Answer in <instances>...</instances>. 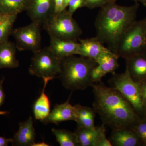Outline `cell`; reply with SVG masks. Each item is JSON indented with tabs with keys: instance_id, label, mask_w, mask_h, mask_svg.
I'll return each mask as SVG.
<instances>
[{
	"instance_id": "obj_1",
	"label": "cell",
	"mask_w": 146,
	"mask_h": 146,
	"mask_svg": "<svg viewBox=\"0 0 146 146\" xmlns=\"http://www.w3.org/2000/svg\"><path fill=\"white\" fill-rule=\"evenodd\" d=\"M94 100L93 106L103 124L112 129L130 128L140 117L121 94L102 81L92 86Z\"/></svg>"
},
{
	"instance_id": "obj_2",
	"label": "cell",
	"mask_w": 146,
	"mask_h": 146,
	"mask_svg": "<svg viewBox=\"0 0 146 146\" xmlns=\"http://www.w3.org/2000/svg\"><path fill=\"white\" fill-rule=\"evenodd\" d=\"M139 4L129 6L117 4V0H110L101 7L95 26L97 37L111 50L121 36L136 21Z\"/></svg>"
},
{
	"instance_id": "obj_3",
	"label": "cell",
	"mask_w": 146,
	"mask_h": 146,
	"mask_svg": "<svg viewBox=\"0 0 146 146\" xmlns=\"http://www.w3.org/2000/svg\"><path fill=\"white\" fill-rule=\"evenodd\" d=\"M75 55L61 60V70L58 76L65 89L72 91L92 87L94 84L92 71L97 65L94 59Z\"/></svg>"
},
{
	"instance_id": "obj_4",
	"label": "cell",
	"mask_w": 146,
	"mask_h": 146,
	"mask_svg": "<svg viewBox=\"0 0 146 146\" xmlns=\"http://www.w3.org/2000/svg\"><path fill=\"white\" fill-rule=\"evenodd\" d=\"M110 50L125 59L146 52V18L135 21L121 36Z\"/></svg>"
},
{
	"instance_id": "obj_5",
	"label": "cell",
	"mask_w": 146,
	"mask_h": 146,
	"mask_svg": "<svg viewBox=\"0 0 146 146\" xmlns=\"http://www.w3.org/2000/svg\"><path fill=\"white\" fill-rule=\"evenodd\" d=\"M108 82L110 86L117 90L131 105L140 117H146V107L141 95L140 84L133 81L128 71L113 74Z\"/></svg>"
},
{
	"instance_id": "obj_6",
	"label": "cell",
	"mask_w": 146,
	"mask_h": 146,
	"mask_svg": "<svg viewBox=\"0 0 146 146\" xmlns=\"http://www.w3.org/2000/svg\"><path fill=\"white\" fill-rule=\"evenodd\" d=\"M43 25L50 36L65 40L77 42L82 33L73 14L66 9L55 12Z\"/></svg>"
},
{
	"instance_id": "obj_7",
	"label": "cell",
	"mask_w": 146,
	"mask_h": 146,
	"mask_svg": "<svg viewBox=\"0 0 146 146\" xmlns=\"http://www.w3.org/2000/svg\"><path fill=\"white\" fill-rule=\"evenodd\" d=\"M61 60L56 56L48 47L34 53L29 72L32 75L51 79L58 78L61 70Z\"/></svg>"
},
{
	"instance_id": "obj_8",
	"label": "cell",
	"mask_w": 146,
	"mask_h": 146,
	"mask_svg": "<svg viewBox=\"0 0 146 146\" xmlns=\"http://www.w3.org/2000/svg\"><path fill=\"white\" fill-rule=\"evenodd\" d=\"M38 22H32L26 26L13 29L11 35L15 39L17 49L35 53L41 49V28Z\"/></svg>"
},
{
	"instance_id": "obj_9",
	"label": "cell",
	"mask_w": 146,
	"mask_h": 146,
	"mask_svg": "<svg viewBox=\"0 0 146 146\" xmlns=\"http://www.w3.org/2000/svg\"><path fill=\"white\" fill-rule=\"evenodd\" d=\"M119 56L108 50L96 59L97 65L92 73V78L94 84L101 81L102 79L106 74H115L119 68Z\"/></svg>"
},
{
	"instance_id": "obj_10",
	"label": "cell",
	"mask_w": 146,
	"mask_h": 146,
	"mask_svg": "<svg viewBox=\"0 0 146 146\" xmlns=\"http://www.w3.org/2000/svg\"><path fill=\"white\" fill-rule=\"evenodd\" d=\"M26 11L32 22L43 25L55 13L54 0H29Z\"/></svg>"
},
{
	"instance_id": "obj_11",
	"label": "cell",
	"mask_w": 146,
	"mask_h": 146,
	"mask_svg": "<svg viewBox=\"0 0 146 146\" xmlns=\"http://www.w3.org/2000/svg\"><path fill=\"white\" fill-rule=\"evenodd\" d=\"M125 60L126 69L133 81L139 84L146 81V51Z\"/></svg>"
},
{
	"instance_id": "obj_12",
	"label": "cell",
	"mask_w": 146,
	"mask_h": 146,
	"mask_svg": "<svg viewBox=\"0 0 146 146\" xmlns=\"http://www.w3.org/2000/svg\"><path fill=\"white\" fill-rule=\"evenodd\" d=\"M50 36V42L48 48L58 58L62 59L70 56L78 55L79 48L78 42Z\"/></svg>"
},
{
	"instance_id": "obj_13",
	"label": "cell",
	"mask_w": 146,
	"mask_h": 146,
	"mask_svg": "<svg viewBox=\"0 0 146 146\" xmlns=\"http://www.w3.org/2000/svg\"><path fill=\"white\" fill-rule=\"evenodd\" d=\"M71 96L68 100L64 103L56 104L50 112L48 116L42 122L45 124L49 123L58 125L64 121L76 120V108L70 104Z\"/></svg>"
},
{
	"instance_id": "obj_14",
	"label": "cell",
	"mask_w": 146,
	"mask_h": 146,
	"mask_svg": "<svg viewBox=\"0 0 146 146\" xmlns=\"http://www.w3.org/2000/svg\"><path fill=\"white\" fill-rule=\"evenodd\" d=\"M18 131L12 138V146H33L35 141L36 133L33 125L32 117L19 123Z\"/></svg>"
},
{
	"instance_id": "obj_15",
	"label": "cell",
	"mask_w": 146,
	"mask_h": 146,
	"mask_svg": "<svg viewBox=\"0 0 146 146\" xmlns=\"http://www.w3.org/2000/svg\"><path fill=\"white\" fill-rule=\"evenodd\" d=\"M109 140L112 146L142 145L138 136L130 128H121L112 129Z\"/></svg>"
},
{
	"instance_id": "obj_16",
	"label": "cell",
	"mask_w": 146,
	"mask_h": 146,
	"mask_svg": "<svg viewBox=\"0 0 146 146\" xmlns=\"http://www.w3.org/2000/svg\"><path fill=\"white\" fill-rule=\"evenodd\" d=\"M78 55L96 60L105 52L109 50L106 48L97 37L85 39L79 38Z\"/></svg>"
},
{
	"instance_id": "obj_17",
	"label": "cell",
	"mask_w": 146,
	"mask_h": 146,
	"mask_svg": "<svg viewBox=\"0 0 146 146\" xmlns=\"http://www.w3.org/2000/svg\"><path fill=\"white\" fill-rule=\"evenodd\" d=\"M44 86L41 94L35 103L33 107V114L35 119L44 121L48 116L50 112V104L49 99L46 94L47 84L50 78H43Z\"/></svg>"
},
{
	"instance_id": "obj_18",
	"label": "cell",
	"mask_w": 146,
	"mask_h": 146,
	"mask_svg": "<svg viewBox=\"0 0 146 146\" xmlns=\"http://www.w3.org/2000/svg\"><path fill=\"white\" fill-rule=\"evenodd\" d=\"M16 45L7 41L0 46V69L15 68L19 66L16 57Z\"/></svg>"
},
{
	"instance_id": "obj_19",
	"label": "cell",
	"mask_w": 146,
	"mask_h": 146,
	"mask_svg": "<svg viewBox=\"0 0 146 146\" xmlns=\"http://www.w3.org/2000/svg\"><path fill=\"white\" fill-rule=\"evenodd\" d=\"M105 125L94 128L78 127L74 131L79 146H95V143Z\"/></svg>"
},
{
	"instance_id": "obj_20",
	"label": "cell",
	"mask_w": 146,
	"mask_h": 146,
	"mask_svg": "<svg viewBox=\"0 0 146 146\" xmlns=\"http://www.w3.org/2000/svg\"><path fill=\"white\" fill-rule=\"evenodd\" d=\"M76 108V120L78 127L94 128L95 125L96 112L94 108L77 104Z\"/></svg>"
},
{
	"instance_id": "obj_21",
	"label": "cell",
	"mask_w": 146,
	"mask_h": 146,
	"mask_svg": "<svg viewBox=\"0 0 146 146\" xmlns=\"http://www.w3.org/2000/svg\"><path fill=\"white\" fill-rule=\"evenodd\" d=\"M29 0H0V12L4 16L17 15L26 10Z\"/></svg>"
},
{
	"instance_id": "obj_22",
	"label": "cell",
	"mask_w": 146,
	"mask_h": 146,
	"mask_svg": "<svg viewBox=\"0 0 146 146\" xmlns=\"http://www.w3.org/2000/svg\"><path fill=\"white\" fill-rule=\"evenodd\" d=\"M52 131L60 146H79L74 132L54 128Z\"/></svg>"
},
{
	"instance_id": "obj_23",
	"label": "cell",
	"mask_w": 146,
	"mask_h": 146,
	"mask_svg": "<svg viewBox=\"0 0 146 146\" xmlns=\"http://www.w3.org/2000/svg\"><path fill=\"white\" fill-rule=\"evenodd\" d=\"M17 15L9 16L4 22L0 24V46L8 41L11 34L14 23Z\"/></svg>"
},
{
	"instance_id": "obj_24",
	"label": "cell",
	"mask_w": 146,
	"mask_h": 146,
	"mask_svg": "<svg viewBox=\"0 0 146 146\" xmlns=\"http://www.w3.org/2000/svg\"><path fill=\"white\" fill-rule=\"evenodd\" d=\"M130 128L137 134L142 145L146 146V117L139 118Z\"/></svg>"
},
{
	"instance_id": "obj_25",
	"label": "cell",
	"mask_w": 146,
	"mask_h": 146,
	"mask_svg": "<svg viewBox=\"0 0 146 146\" xmlns=\"http://www.w3.org/2000/svg\"><path fill=\"white\" fill-rule=\"evenodd\" d=\"M110 0H85L83 7L90 9L102 7L107 4Z\"/></svg>"
},
{
	"instance_id": "obj_26",
	"label": "cell",
	"mask_w": 146,
	"mask_h": 146,
	"mask_svg": "<svg viewBox=\"0 0 146 146\" xmlns=\"http://www.w3.org/2000/svg\"><path fill=\"white\" fill-rule=\"evenodd\" d=\"M109 139L106 138V129L104 127L100 133L95 143V146H112Z\"/></svg>"
},
{
	"instance_id": "obj_27",
	"label": "cell",
	"mask_w": 146,
	"mask_h": 146,
	"mask_svg": "<svg viewBox=\"0 0 146 146\" xmlns=\"http://www.w3.org/2000/svg\"><path fill=\"white\" fill-rule=\"evenodd\" d=\"M85 0H71L68 5V11L72 14L78 8L83 7Z\"/></svg>"
},
{
	"instance_id": "obj_28",
	"label": "cell",
	"mask_w": 146,
	"mask_h": 146,
	"mask_svg": "<svg viewBox=\"0 0 146 146\" xmlns=\"http://www.w3.org/2000/svg\"><path fill=\"white\" fill-rule=\"evenodd\" d=\"M4 78L0 79V107L3 103L5 98V94L3 89V84ZM7 112L0 111V115H4L6 114Z\"/></svg>"
},
{
	"instance_id": "obj_29",
	"label": "cell",
	"mask_w": 146,
	"mask_h": 146,
	"mask_svg": "<svg viewBox=\"0 0 146 146\" xmlns=\"http://www.w3.org/2000/svg\"><path fill=\"white\" fill-rule=\"evenodd\" d=\"M141 89V95L144 104L146 107V81L139 84Z\"/></svg>"
},
{
	"instance_id": "obj_30",
	"label": "cell",
	"mask_w": 146,
	"mask_h": 146,
	"mask_svg": "<svg viewBox=\"0 0 146 146\" xmlns=\"http://www.w3.org/2000/svg\"><path fill=\"white\" fill-rule=\"evenodd\" d=\"M55 12H60L63 10V0H54Z\"/></svg>"
},
{
	"instance_id": "obj_31",
	"label": "cell",
	"mask_w": 146,
	"mask_h": 146,
	"mask_svg": "<svg viewBox=\"0 0 146 146\" xmlns=\"http://www.w3.org/2000/svg\"><path fill=\"white\" fill-rule=\"evenodd\" d=\"M12 142V138H7L0 136V146H7L9 143Z\"/></svg>"
},
{
	"instance_id": "obj_32",
	"label": "cell",
	"mask_w": 146,
	"mask_h": 146,
	"mask_svg": "<svg viewBox=\"0 0 146 146\" xmlns=\"http://www.w3.org/2000/svg\"><path fill=\"white\" fill-rule=\"evenodd\" d=\"M9 16H4L0 12V24H1L3 22H4L8 18Z\"/></svg>"
},
{
	"instance_id": "obj_33",
	"label": "cell",
	"mask_w": 146,
	"mask_h": 146,
	"mask_svg": "<svg viewBox=\"0 0 146 146\" xmlns=\"http://www.w3.org/2000/svg\"><path fill=\"white\" fill-rule=\"evenodd\" d=\"M71 0H63V9H66V8L68 6L69 3Z\"/></svg>"
},
{
	"instance_id": "obj_34",
	"label": "cell",
	"mask_w": 146,
	"mask_h": 146,
	"mask_svg": "<svg viewBox=\"0 0 146 146\" xmlns=\"http://www.w3.org/2000/svg\"><path fill=\"white\" fill-rule=\"evenodd\" d=\"M49 145L48 144L44 142H42V143H35L33 144V146H48Z\"/></svg>"
},
{
	"instance_id": "obj_35",
	"label": "cell",
	"mask_w": 146,
	"mask_h": 146,
	"mask_svg": "<svg viewBox=\"0 0 146 146\" xmlns=\"http://www.w3.org/2000/svg\"><path fill=\"white\" fill-rule=\"evenodd\" d=\"M135 2V3L140 2L144 6L146 7V0H132Z\"/></svg>"
},
{
	"instance_id": "obj_36",
	"label": "cell",
	"mask_w": 146,
	"mask_h": 146,
	"mask_svg": "<svg viewBox=\"0 0 146 146\" xmlns=\"http://www.w3.org/2000/svg\"></svg>"
}]
</instances>
